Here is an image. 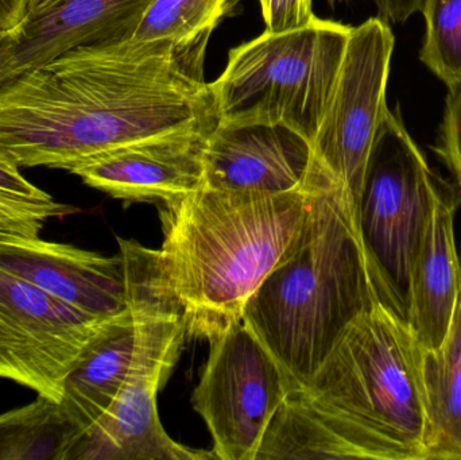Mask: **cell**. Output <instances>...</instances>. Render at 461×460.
I'll return each instance as SVG.
<instances>
[{
  "instance_id": "cell-3",
  "label": "cell",
  "mask_w": 461,
  "mask_h": 460,
  "mask_svg": "<svg viewBox=\"0 0 461 460\" xmlns=\"http://www.w3.org/2000/svg\"><path fill=\"white\" fill-rule=\"evenodd\" d=\"M309 176L303 188L287 194L203 186L159 203L157 264L188 337L210 342L241 321L249 297L303 226Z\"/></svg>"
},
{
  "instance_id": "cell-14",
  "label": "cell",
  "mask_w": 461,
  "mask_h": 460,
  "mask_svg": "<svg viewBox=\"0 0 461 460\" xmlns=\"http://www.w3.org/2000/svg\"><path fill=\"white\" fill-rule=\"evenodd\" d=\"M460 204L461 194L440 178L411 269L406 311V319L425 350L443 345L461 292V264L455 238Z\"/></svg>"
},
{
  "instance_id": "cell-4",
  "label": "cell",
  "mask_w": 461,
  "mask_h": 460,
  "mask_svg": "<svg viewBox=\"0 0 461 460\" xmlns=\"http://www.w3.org/2000/svg\"><path fill=\"white\" fill-rule=\"evenodd\" d=\"M422 358L411 323L378 300L286 402L319 424L325 459L428 460Z\"/></svg>"
},
{
  "instance_id": "cell-16",
  "label": "cell",
  "mask_w": 461,
  "mask_h": 460,
  "mask_svg": "<svg viewBox=\"0 0 461 460\" xmlns=\"http://www.w3.org/2000/svg\"><path fill=\"white\" fill-rule=\"evenodd\" d=\"M428 460H461V292L440 347L422 358Z\"/></svg>"
},
{
  "instance_id": "cell-8",
  "label": "cell",
  "mask_w": 461,
  "mask_h": 460,
  "mask_svg": "<svg viewBox=\"0 0 461 460\" xmlns=\"http://www.w3.org/2000/svg\"><path fill=\"white\" fill-rule=\"evenodd\" d=\"M192 404L212 435L219 460H255L263 437L289 396L265 346L241 321L210 340Z\"/></svg>"
},
{
  "instance_id": "cell-9",
  "label": "cell",
  "mask_w": 461,
  "mask_h": 460,
  "mask_svg": "<svg viewBox=\"0 0 461 460\" xmlns=\"http://www.w3.org/2000/svg\"><path fill=\"white\" fill-rule=\"evenodd\" d=\"M110 320H95L0 269V378L59 404L65 378Z\"/></svg>"
},
{
  "instance_id": "cell-10",
  "label": "cell",
  "mask_w": 461,
  "mask_h": 460,
  "mask_svg": "<svg viewBox=\"0 0 461 460\" xmlns=\"http://www.w3.org/2000/svg\"><path fill=\"white\" fill-rule=\"evenodd\" d=\"M218 122L108 151L72 170L86 185L126 203L169 202L204 186V153Z\"/></svg>"
},
{
  "instance_id": "cell-18",
  "label": "cell",
  "mask_w": 461,
  "mask_h": 460,
  "mask_svg": "<svg viewBox=\"0 0 461 460\" xmlns=\"http://www.w3.org/2000/svg\"><path fill=\"white\" fill-rule=\"evenodd\" d=\"M239 0H151L126 38L134 42L205 43Z\"/></svg>"
},
{
  "instance_id": "cell-26",
  "label": "cell",
  "mask_w": 461,
  "mask_h": 460,
  "mask_svg": "<svg viewBox=\"0 0 461 460\" xmlns=\"http://www.w3.org/2000/svg\"><path fill=\"white\" fill-rule=\"evenodd\" d=\"M13 48V32H0V84L11 77L10 65Z\"/></svg>"
},
{
  "instance_id": "cell-24",
  "label": "cell",
  "mask_w": 461,
  "mask_h": 460,
  "mask_svg": "<svg viewBox=\"0 0 461 460\" xmlns=\"http://www.w3.org/2000/svg\"><path fill=\"white\" fill-rule=\"evenodd\" d=\"M425 0H375L379 16L389 23H405L414 14L421 13Z\"/></svg>"
},
{
  "instance_id": "cell-13",
  "label": "cell",
  "mask_w": 461,
  "mask_h": 460,
  "mask_svg": "<svg viewBox=\"0 0 461 460\" xmlns=\"http://www.w3.org/2000/svg\"><path fill=\"white\" fill-rule=\"evenodd\" d=\"M308 140L281 124H216L204 153V186L281 194L303 188L313 165Z\"/></svg>"
},
{
  "instance_id": "cell-27",
  "label": "cell",
  "mask_w": 461,
  "mask_h": 460,
  "mask_svg": "<svg viewBox=\"0 0 461 460\" xmlns=\"http://www.w3.org/2000/svg\"><path fill=\"white\" fill-rule=\"evenodd\" d=\"M57 2H59V0H32L29 14L38 13V11L48 8L49 5H54V3Z\"/></svg>"
},
{
  "instance_id": "cell-28",
  "label": "cell",
  "mask_w": 461,
  "mask_h": 460,
  "mask_svg": "<svg viewBox=\"0 0 461 460\" xmlns=\"http://www.w3.org/2000/svg\"><path fill=\"white\" fill-rule=\"evenodd\" d=\"M328 2H330V5H335L336 2H343V0H328Z\"/></svg>"
},
{
  "instance_id": "cell-23",
  "label": "cell",
  "mask_w": 461,
  "mask_h": 460,
  "mask_svg": "<svg viewBox=\"0 0 461 460\" xmlns=\"http://www.w3.org/2000/svg\"><path fill=\"white\" fill-rule=\"evenodd\" d=\"M0 192L26 202L46 203L53 200L50 194L29 183L19 172V167L8 164L2 158H0Z\"/></svg>"
},
{
  "instance_id": "cell-11",
  "label": "cell",
  "mask_w": 461,
  "mask_h": 460,
  "mask_svg": "<svg viewBox=\"0 0 461 460\" xmlns=\"http://www.w3.org/2000/svg\"><path fill=\"white\" fill-rule=\"evenodd\" d=\"M0 269L97 321L129 308L121 254L105 257L40 237L0 238Z\"/></svg>"
},
{
  "instance_id": "cell-2",
  "label": "cell",
  "mask_w": 461,
  "mask_h": 460,
  "mask_svg": "<svg viewBox=\"0 0 461 460\" xmlns=\"http://www.w3.org/2000/svg\"><path fill=\"white\" fill-rule=\"evenodd\" d=\"M378 300L384 302L346 189L314 156L303 226L249 297L241 323L295 393L347 327Z\"/></svg>"
},
{
  "instance_id": "cell-20",
  "label": "cell",
  "mask_w": 461,
  "mask_h": 460,
  "mask_svg": "<svg viewBox=\"0 0 461 460\" xmlns=\"http://www.w3.org/2000/svg\"><path fill=\"white\" fill-rule=\"evenodd\" d=\"M78 212V208L61 203L26 202L0 192V238L40 237L49 219H61Z\"/></svg>"
},
{
  "instance_id": "cell-1",
  "label": "cell",
  "mask_w": 461,
  "mask_h": 460,
  "mask_svg": "<svg viewBox=\"0 0 461 460\" xmlns=\"http://www.w3.org/2000/svg\"><path fill=\"white\" fill-rule=\"evenodd\" d=\"M205 43L80 46L0 84V158L72 172L108 151L218 122Z\"/></svg>"
},
{
  "instance_id": "cell-17",
  "label": "cell",
  "mask_w": 461,
  "mask_h": 460,
  "mask_svg": "<svg viewBox=\"0 0 461 460\" xmlns=\"http://www.w3.org/2000/svg\"><path fill=\"white\" fill-rule=\"evenodd\" d=\"M73 440L59 404L46 397L0 415V460H65Z\"/></svg>"
},
{
  "instance_id": "cell-5",
  "label": "cell",
  "mask_w": 461,
  "mask_h": 460,
  "mask_svg": "<svg viewBox=\"0 0 461 460\" xmlns=\"http://www.w3.org/2000/svg\"><path fill=\"white\" fill-rule=\"evenodd\" d=\"M351 29L314 16L300 29L265 30L230 49L211 83L219 123L281 124L313 143Z\"/></svg>"
},
{
  "instance_id": "cell-6",
  "label": "cell",
  "mask_w": 461,
  "mask_h": 460,
  "mask_svg": "<svg viewBox=\"0 0 461 460\" xmlns=\"http://www.w3.org/2000/svg\"><path fill=\"white\" fill-rule=\"evenodd\" d=\"M438 180L400 113L390 110L368 161L359 227L382 299L405 319L411 269Z\"/></svg>"
},
{
  "instance_id": "cell-19",
  "label": "cell",
  "mask_w": 461,
  "mask_h": 460,
  "mask_svg": "<svg viewBox=\"0 0 461 460\" xmlns=\"http://www.w3.org/2000/svg\"><path fill=\"white\" fill-rule=\"evenodd\" d=\"M422 64L448 89L461 83V0H425Z\"/></svg>"
},
{
  "instance_id": "cell-22",
  "label": "cell",
  "mask_w": 461,
  "mask_h": 460,
  "mask_svg": "<svg viewBox=\"0 0 461 460\" xmlns=\"http://www.w3.org/2000/svg\"><path fill=\"white\" fill-rule=\"evenodd\" d=\"M266 30L284 32L306 26L314 19L312 0H258Z\"/></svg>"
},
{
  "instance_id": "cell-25",
  "label": "cell",
  "mask_w": 461,
  "mask_h": 460,
  "mask_svg": "<svg viewBox=\"0 0 461 460\" xmlns=\"http://www.w3.org/2000/svg\"><path fill=\"white\" fill-rule=\"evenodd\" d=\"M32 0H0V32H13L29 15Z\"/></svg>"
},
{
  "instance_id": "cell-7",
  "label": "cell",
  "mask_w": 461,
  "mask_h": 460,
  "mask_svg": "<svg viewBox=\"0 0 461 460\" xmlns=\"http://www.w3.org/2000/svg\"><path fill=\"white\" fill-rule=\"evenodd\" d=\"M395 38L373 16L352 26L343 59L312 148L344 186L359 224V205L374 143L390 108L387 84Z\"/></svg>"
},
{
  "instance_id": "cell-12",
  "label": "cell",
  "mask_w": 461,
  "mask_h": 460,
  "mask_svg": "<svg viewBox=\"0 0 461 460\" xmlns=\"http://www.w3.org/2000/svg\"><path fill=\"white\" fill-rule=\"evenodd\" d=\"M180 353L167 354L138 367L104 415L73 442L65 460H207L175 442L159 420L157 396L167 385Z\"/></svg>"
},
{
  "instance_id": "cell-15",
  "label": "cell",
  "mask_w": 461,
  "mask_h": 460,
  "mask_svg": "<svg viewBox=\"0 0 461 460\" xmlns=\"http://www.w3.org/2000/svg\"><path fill=\"white\" fill-rule=\"evenodd\" d=\"M151 0H59L29 14L13 30L11 77L56 57L105 41L126 38Z\"/></svg>"
},
{
  "instance_id": "cell-21",
  "label": "cell",
  "mask_w": 461,
  "mask_h": 460,
  "mask_svg": "<svg viewBox=\"0 0 461 460\" xmlns=\"http://www.w3.org/2000/svg\"><path fill=\"white\" fill-rule=\"evenodd\" d=\"M435 151L461 185V83L449 89Z\"/></svg>"
}]
</instances>
